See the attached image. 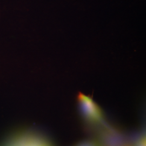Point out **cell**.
Masks as SVG:
<instances>
[{
    "instance_id": "3957f363",
    "label": "cell",
    "mask_w": 146,
    "mask_h": 146,
    "mask_svg": "<svg viewBox=\"0 0 146 146\" xmlns=\"http://www.w3.org/2000/svg\"><path fill=\"white\" fill-rule=\"evenodd\" d=\"M78 146H99L98 143L94 142H87L83 143Z\"/></svg>"
},
{
    "instance_id": "277c9868",
    "label": "cell",
    "mask_w": 146,
    "mask_h": 146,
    "mask_svg": "<svg viewBox=\"0 0 146 146\" xmlns=\"http://www.w3.org/2000/svg\"><path fill=\"white\" fill-rule=\"evenodd\" d=\"M26 146H44V145H43L42 144H40V143H35V142H34V143H30L29 144H28Z\"/></svg>"
},
{
    "instance_id": "7a4b0ae2",
    "label": "cell",
    "mask_w": 146,
    "mask_h": 146,
    "mask_svg": "<svg viewBox=\"0 0 146 146\" xmlns=\"http://www.w3.org/2000/svg\"><path fill=\"white\" fill-rule=\"evenodd\" d=\"M136 146H146V137H145V136L141 138V139L137 142Z\"/></svg>"
},
{
    "instance_id": "6da1fadb",
    "label": "cell",
    "mask_w": 146,
    "mask_h": 146,
    "mask_svg": "<svg viewBox=\"0 0 146 146\" xmlns=\"http://www.w3.org/2000/svg\"><path fill=\"white\" fill-rule=\"evenodd\" d=\"M78 98L82 111L88 120L93 122H99L102 120L101 110L93 100L81 93L78 94Z\"/></svg>"
}]
</instances>
